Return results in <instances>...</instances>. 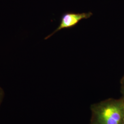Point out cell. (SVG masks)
<instances>
[{
	"instance_id": "6da1fadb",
	"label": "cell",
	"mask_w": 124,
	"mask_h": 124,
	"mask_svg": "<svg viewBox=\"0 0 124 124\" xmlns=\"http://www.w3.org/2000/svg\"><path fill=\"white\" fill-rule=\"evenodd\" d=\"M90 124H122L124 119L123 98L108 99L93 105Z\"/></svg>"
},
{
	"instance_id": "7a4b0ae2",
	"label": "cell",
	"mask_w": 124,
	"mask_h": 124,
	"mask_svg": "<svg viewBox=\"0 0 124 124\" xmlns=\"http://www.w3.org/2000/svg\"><path fill=\"white\" fill-rule=\"evenodd\" d=\"M93 15L91 12L83 13H66L62 15L61 19V22L59 26L53 31V32L47 36L45 40L49 39L52 36L58 31L64 29L71 28L75 26L81 20L84 19H87L90 18Z\"/></svg>"
},
{
	"instance_id": "3957f363",
	"label": "cell",
	"mask_w": 124,
	"mask_h": 124,
	"mask_svg": "<svg viewBox=\"0 0 124 124\" xmlns=\"http://www.w3.org/2000/svg\"><path fill=\"white\" fill-rule=\"evenodd\" d=\"M4 96V93L3 90H2V89L0 87V104L1 102V101L3 99V97Z\"/></svg>"
},
{
	"instance_id": "277c9868",
	"label": "cell",
	"mask_w": 124,
	"mask_h": 124,
	"mask_svg": "<svg viewBox=\"0 0 124 124\" xmlns=\"http://www.w3.org/2000/svg\"><path fill=\"white\" fill-rule=\"evenodd\" d=\"M121 92L122 95V98L124 100V86H122Z\"/></svg>"
},
{
	"instance_id": "5b68a950",
	"label": "cell",
	"mask_w": 124,
	"mask_h": 124,
	"mask_svg": "<svg viewBox=\"0 0 124 124\" xmlns=\"http://www.w3.org/2000/svg\"><path fill=\"white\" fill-rule=\"evenodd\" d=\"M121 83L122 85V86H124V76L122 78L121 80Z\"/></svg>"
},
{
	"instance_id": "8992f818",
	"label": "cell",
	"mask_w": 124,
	"mask_h": 124,
	"mask_svg": "<svg viewBox=\"0 0 124 124\" xmlns=\"http://www.w3.org/2000/svg\"><path fill=\"white\" fill-rule=\"evenodd\" d=\"M122 124H124V120H123V123H122Z\"/></svg>"
}]
</instances>
